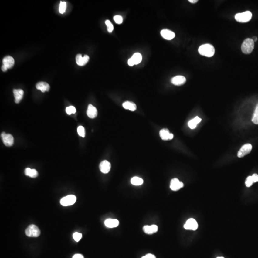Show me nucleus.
<instances>
[{
  "label": "nucleus",
  "instance_id": "c756f323",
  "mask_svg": "<svg viewBox=\"0 0 258 258\" xmlns=\"http://www.w3.org/2000/svg\"><path fill=\"white\" fill-rule=\"evenodd\" d=\"M105 24L108 28V31L109 33H111L114 29V25H112V23L110 22V21L107 20L105 21Z\"/></svg>",
  "mask_w": 258,
  "mask_h": 258
},
{
  "label": "nucleus",
  "instance_id": "f257e3e1",
  "mask_svg": "<svg viewBox=\"0 0 258 258\" xmlns=\"http://www.w3.org/2000/svg\"><path fill=\"white\" fill-rule=\"evenodd\" d=\"M215 50L214 47L211 44H206L201 45L199 48V52L201 55L206 57H212L214 55Z\"/></svg>",
  "mask_w": 258,
  "mask_h": 258
},
{
  "label": "nucleus",
  "instance_id": "e433bc0d",
  "mask_svg": "<svg viewBox=\"0 0 258 258\" xmlns=\"http://www.w3.org/2000/svg\"><path fill=\"white\" fill-rule=\"evenodd\" d=\"M72 258H84L83 255L80 254H76L73 256Z\"/></svg>",
  "mask_w": 258,
  "mask_h": 258
},
{
  "label": "nucleus",
  "instance_id": "2f4dec72",
  "mask_svg": "<svg viewBox=\"0 0 258 258\" xmlns=\"http://www.w3.org/2000/svg\"><path fill=\"white\" fill-rule=\"evenodd\" d=\"M253 183H254L253 182V179H252V176H248L246 181H245V184H246V186L247 187H250L253 184Z\"/></svg>",
  "mask_w": 258,
  "mask_h": 258
},
{
  "label": "nucleus",
  "instance_id": "f704fd0d",
  "mask_svg": "<svg viewBox=\"0 0 258 258\" xmlns=\"http://www.w3.org/2000/svg\"><path fill=\"white\" fill-rule=\"evenodd\" d=\"M141 258H156V257L154 255L151 254H147L145 256H143Z\"/></svg>",
  "mask_w": 258,
  "mask_h": 258
},
{
  "label": "nucleus",
  "instance_id": "20e7f679",
  "mask_svg": "<svg viewBox=\"0 0 258 258\" xmlns=\"http://www.w3.org/2000/svg\"><path fill=\"white\" fill-rule=\"evenodd\" d=\"M25 234L28 237L36 238L40 236L41 232L36 226L32 224L29 226L26 229Z\"/></svg>",
  "mask_w": 258,
  "mask_h": 258
},
{
  "label": "nucleus",
  "instance_id": "5701e85b",
  "mask_svg": "<svg viewBox=\"0 0 258 258\" xmlns=\"http://www.w3.org/2000/svg\"><path fill=\"white\" fill-rule=\"evenodd\" d=\"M201 121V119L198 116L195 117L194 119H192L188 122V126L190 129H194L196 127L197 124Z\"/></svg>",
  "mask_w": 258,
  "mask_h": 258
},
{
  "label": "nucleus",
  "instance_id": "1a4fd4ad",
  "mask_svg": "<svg viewBox=\"0 0 258 258\" xmlns=\"http://www.w3.org/2000/svg\"><path fill=\"white\" fill-rule=\"evenodd\" d=\"M183 186L184 184L183 182H181L177 178H174L171 181L170 187L171 189L173 191H177L183 188Z\"/></svg>",
  "mask_w": 258,
  "mask_h": 258
},
{
  "label": "nucleus",
  "instance_id": "f3484780",
  "mask_svg": "<svg viewBox=\"0 0 258 258\" xmlns=\"http://www.w3.org/2000/svg\"><path fill=\"white\" fill-rule=\"evenodd\" d=\"M2 63L7 69H11L15 64V60L12 56H6L3 59Z\"/></svg>",
  "mask_w": 258,
  "mask_h": 258
},
{
  "label": "nucleus",
  "instance_id": "c85d7f7f",
  "mask_svg": "<svg viewBox=\"0 0 258 258\" xmlns=\"http://www.w3.org/2000/svg\"><path fill=\"white\" fill-rule=\"evenodd\" d=\"M66 111L67 114L71 115L72 114H75L76 112V109L73 106H70L66 108Z\"/></svg>",
  "mask_w": 258,
  "mask_h": 258
},
{
  "label": "nucleus",
  "instance_id": "a19ab883",
  "mask_svg": "<svg viewBox=\"0 0 258 258\" xmlns=\"http://www.w3.org/2000/svg\"><path fill=\"white\" fill-rule=\"evenodd\" d=\"M224 258V257H218V258Z\"/></svg>",
  "mask_w": 258,
  "mask_h": 258
},
{
  "label": "nucleus",
  "instance_id": "393cba45",
  "mask_svg": "<svg viewBox=\"0 0 258 258\" xmlns=\"http://www.w3.org/2000/svg\"><path fill=\"white\" fill-rule=\"evenodd\" d=\"M131 184L133 185H140L144 183V180L141 178L135 176L131 178Z\"/></svg>",
  "mask_w": 258,
  "mask_h": 258
},
{
  "label": "nucleus",
  "instance_id": "bb28decb",
  "mask_svg": "<svg viewBox=\"0 0 258 258\" xmlns=\"http://www.w3.org/2000/svg\"><path fill=\"white\" fill-rule=\"evenodd\" d=\"M66 5V2H61L59 5V11L60 14H63L65 12Z\"/></svg>",
  "mask_w": 258,
  "mask_h": 258
},
{
  "label": "nucleus",
  "instance_id": "473e14b6",
  "mask_svg": "<svg viewBox=\"0 0 258 258\" xmlns=\"http://www.w3.org/2000/svg\"><path fill=\"white\" fill-rule=\"evenodd\" d=\"M114 20L116 24H121L123 21V19L121 16L116 15L114 17Z\"/></svg>",
  "mask_w": 258,
  "mask_h": 258
},
{
  "label": "nucleus",
  "instance_id": "9d476101",
  "mask_svg": "<svg viewBox=\"0 0 258 258\" xmlns=\"http://www.w3.org/2000/svg\"><path fill=\"white\" fill-rule=\"evenodd\" d=\"M160 136L163 140L167 141L173 139L174 135L170 133L168 130L167 129H163L160 131Z\"/></svg>",
  "mask_w": 258,
  "mask_h": 258
},
{
  "label": "nucleus",
  "instance_id": "a211bd4d",
  "mask_svg": "<svg viewBox=\"0 0 258 258\" xmlns=\"http://www.w3.org/2000/svg\"><path fill=\"white\" fill-rule=\"evenodd\" d=\"M13 92L15 96V102L16 103H19L23 98L24 91L21 89H18V90L15 89L13 90Z\"/></svg>",
  "mask_w": 258,
  "mask_h": 258
},
{
  "label": "nucleus",
  "instance_id": "dca6fc26",
  "mask_svg": "<svg viewBox=\"0 0 258 258\" xmlns=\"http://www.w3.org/2000/svg\"><path fill=\"white\" fill-rule=\"evenodd\" d=\"M158 230V228L156 225H152L151 226L146 225L143 228V230L145 233L147 234H153L154 233L157 232Z\"/></svg>",
  "mask_w": 258,
  "mask_h": 258
},
{
  "label": "nucleus",
  "instance_id": "412c9836",
  "mask_svg": "<svg viewBox=\"0 0 258 258\" xmlns=\"http://www.w3.org/2000/svg\"><path fill=\"white\" fill-rule=\"evenodd\" d=\"M122 106L124 109L129 110L131 111H135L137 109L136 105L134 102L131 101H125L122 104Z\"/></svg>",
  "mask_w": 258,
  "mask_h": 258
},
{
  "label": "nucleus",
  "instance_id": "c9c22d12",
  "mask_svg": "<svg viewBox=\"0 0 258 258\" xmlns=\"http://www.w3.org/2000/svg\"><path fill=\"white\" fill-rule=\"evenodd\" d=\"M128 64L130 66H132L134 65V61H133V59H132L131 58L128 60Z\"/></svg>",
  "mask_w": 258,
  "mask_h": 258
},
{
  "label": "nucleus",
  "instance_id": "7ed1b4c3",
  "mask_svg": "<svg viewBox=\"0 0 258 258\" xmlns=\"http://www.w3.org/2000/svg\"><path fill=\"white\" fill-rule=\"evenodd\" d=\"M252 16L253 15L250 11H246L236 14L235 16V18L238 22L244 23L250 21L251 20Z\"/></svg>",
  "mask_w": 258,
  "mask_h": 258
},
{
  "label": "nucleus",
  "instance_id": "4be33fe9",
  "mask_svg": "<svg viewBox=\"0 0 258 258\" xmlns=\"http://www.w3.org/2000/svg\"><path fill=\"white\" fill-rule=\"evenodd\" d=\"M25 174L26 175L31 178H36L38 176V173L36 169H32L30 168H27L25 170Z\"/></svg>",
  "mask_w": 258,
  "mask_h": 258
},
{
  "label": "nucleus",
  "instance_id": "cd10ccee",
  "mask_svg": "<svg viewBox=\"0 0 258 258\" xmlns=\"http://www.w3.org/2000/svg\"><path fill=\"white\" fill-rule=\"evenodd\" d=\"M77 133L79 134V135L81 137H85V129L82 126H80L77 128Z\"/></svg>",
  "mask_w": 258,
  "mask_h": 258
},
{
  "label": "nucleus",
  "instance_id": "ddd939ff",
  "mask_svg": "<svg viewBox=\"0 0 258 258\" xmlns=\"http://www.w3.org/2000/svg\"><path fill=\"white\" fill-rule=\"evenodd\" d=\"M185 77L183 76H177L171 79L172 84L175 86H181L184 84L186 82Z\"/></svg>",
  "mask_w": 258,
  "mask_h": 258
},
{
  "label": "nucleus",
  "instance_id": "4c0bfd02",
  "mask_svg": "<svg viewBox=\"0 0 258 258\" xmlns=\"http://www.w3.org/2000/svg\"><path fill=\"white\" fill-rule=\"evenodd\" d=\"M7 69H7V67H6V66H5V65H2V70L4 72H5V71H6Z\"/></svg>",
  "mask_w": 258,
  "mask_h": 258
},
{
  "label": "nucleus",
  "instance_id": "b1692460",
  "mask_svg": "<svg viewBox=\"0 0 258 258\" xmlns=\"http://www.w3.org/2000/svg\"><path fill=\"white\" fill-rule=\"evenodd\" d=\"M131 58L133 59L134 65L139 64L142 60V56L141 54L139 53H135Z\"/></svg>",
  "mask_w": 258,
  "mask_h": 258
},
{
  "label": "nucleus",
  "instance_id": "72a5a7b5",
  "mask_svg": "<svg viewBox=\"0 0 258 258\" xmlns=\"http://www.w3.org/2000/svg\"><path fill=\"white\" fill-rule=\"evenodd\" d=\"M251 176H252V179H253V183L258 182V175L257 174H253Z\"/></svg>",
  "mask_w": 258,
  "mask_h": 258
},
{
  "label": "nucleus",
  "instance_id": "9b49d317",
  "mask_svg": "<svg viewBox=\"0 0 258 258\" xmlns=\"http://www.w3.org/2000/svg\"><path fill=\"white\" fill-rule=\"evenodd\" d=\"M90 59V57L88 55H85L82 57L81 54H78L76 57V60L78 65L83 66L85 65Z\"/></svg>",
  "mask_w": 258,
  "mask_h": 258
},
{
  "label": "nucleus",
  "instance_id": "6e6552de",
  "mask_svg": "<svg viewBox=\"0 0 258 258\" xmlns=\"http://www.w3.org/2000/svg\"><path fill=\"white\" fill-rule=\"evenodd\" d=\"M198 223L194 219H188L184 226L185 229L187 230H195L198 228Z\"/></svg>",
  "mask_w": 258,
  "mask_h": 258
},
{
  "label": "nucleus",
  "instance_id": "423d86ee",
  "mask_svg": "<svg viewBox=\"0 0 258 258\" xmlns=\"http://www.w3.org/2000/svg\"><path fill=\"white\" fill-rule=\"evenodd\" d=\"M1 136L2 141L5 146H8V147L12 146L14 144V139L11 134H6L5 132H3L2 133Z\"/></svg>",
  "mask_w": 258,
  "mask_h": 258
},
{
  "label": "nucleus",
  "instance_id": "a878e982",
  "mask_svg": "<svg viewBox=\"0 0 258 258\" xmlns=\"http://www.w3.org/2000/svg\"><path fill=\"white\" fill-rule=\"evenodd\" d=\"M252 121L255 124H258V104L256 106L252 118Z\"/></svg>",
  "mask_w": 258,
  "mask_h": 258
},
{
  "label": "nucleus",
  "instance_id": "0eeeda50",
  "mask_svg": "<svg viewBox=\"0 0 258 258\" xmlns=\"http://www.w3.org/2000/svg\"><path fill=\"white\" fill-rule=\"evenodd\" d=\"M252 145L250 144H247L243 145L238 153V156L239 158H242L246 155L249 154L252 150Z\"/></svg>",
  "mask_w": 258,
  "mask_h": 258
},
{
  "label": "nucleus",
  "instance_id": "39448f33",
  "mask_svg": "<svg viewBox=\"0 0 258 258\" xmlns=\"http://www.w3.org/2000/svg\"><path fill=\"white\" fill-rule=\"evenodd\" d=\"M76 200V197L75 195H71L61 199L60 200V204L63 206H70V205H73L74 204H75Z\"/></svg>",
  "mask_w": 258,
  "mask_h": 258
},
{
  "label": "nucleus",
  "instance_id": "7c9ffc66",
  "mask_svg": "<svg viewBox=\"0 0 258 258\" xmlns=\"http://www.w3.org/2000/svg\"><path fill=\"white\" fill-rule=\"evenodd\" d=\"M73 239L76 242H79L82 237V235L79 232H75L73 235Z\"/></svg>",
  "mask_w": 258,
  "mask_h": 258
},
{
  "label": "nucleus",
  "instance_id": "f8f14e48",
  "mask_svg": "<svg viewBox=\"0 0 258 258\" xmlns=\"http://www.w3.org/2000/svg\"><path fill=\"white\" fill-rule=\"evenodd\" d=\"M111 168V165L108 161L104 160L100 165V170L104 174H107L110 172Z\"/></svg>",
  "mask_w": 258,
  "mask_h": 258
},
{
  "label": "nucleus",
  "instance_id": "f03ea898",
  "mask_svg": "<svg viewBox=\"0 0 258 258\" xmlns=\"http://www.w3.org/2000/svg\"><path fill=\"white\" fill-rule=\"evenodd\" d=\"M254 47V42L251 38H247L244 40L241 49L243 53L245 54H249L253 52Z\"/></svg>",
  "mask_w": 258,
  "mask_h": 258
},
{
  "label": "nucleus",
  "instance_id": "4468645a",
  "mask_svg": "<svg viewBox=\"0 0 258 258\" xmlns=\"http://www.w3.org/2000/svg\"><path fill=\"white\" fill-rule=\"evenodd\" d=\"M87 114L89 118L94 119L98 115V111L95 107L92 105L90 104L88 106Z\"/></svg>",
  "mask_w": 258,
  "mask_h": 258
},
{
  "label": "nucleus",
  "instance_id": "58836bf2",
  "mask_svg": "<svg viewBox=\"0 0 258 258\" xmlns=\"http://www.w3.org/2000/svg\"><path fill=\"white\" fill-rule=\"evenodd\" d=\"M189 2L192 4H195L198 2V0H189Z\"/></svg>",
  "mask_w": 258,
  "mask_h": 258
},
{
  "label": "nucleus",
  "instance_id": "6ab92c4d",
  "mask_svg": "<svg viewBox=\"0 0 258 258\" xmlns=\"http://www.w3.org/2000/svg\"><path fill=\"white\" fill-rule=\"evenodd\" d=\"M36 88L42 92L48 91L50 90V86L48 83L45 82H40L36 84Z\"/></svg>",
  "mask_w": 258,
  "mask_h": 258
},
{
  "label": "nucleus",
  "instance_id": "aec40b11",
  "mask_svg": "<svg viewBox=\"0 0 258 258\" xmlns=\"http://www.w3.org/2000/svg\"><path fill=\"white\" fill-rule=\"evenodd\" d=\"M119 224V221L117 219H107L105 221V225L109 228H116L118 227Z\"/></svg>",
  "mask_w": 258,
  "mask_h": 258
},
{
  "label": "nucleus",
  "instance_id": "2eb2a0df",
  "mask_svg": "<svg viewBox=\"0 0 258 258\" xmlns=\"http://www.w3.org/2000/svg\"><path fill=\"white\" fill-rule=\"evenodd\" d=\"M161 35L163 38L167 40H171L175 37V34L168 29H163L161 31Z\"/></svg>",
  "mask_w": 258,
  "mask_h": 258
},
{
  "label": "nucleus",
  "instance_id": "ea45409f",
  "mask_svg": "<svg viewBox=\"0 0 258 258\" xmlns=\"http://www.w3.org/2000/svg\"><path fill=\"white\" fill-rule=\"evenodd\" d=\"M252 39L253 40L254 42H255L257 41V40H258V38H257L256 36H253V38H252Z\"/></svg>",
  "mask_w": 258,
  "mask_h": 258
}]
</instances>
